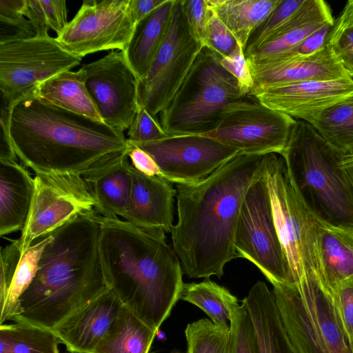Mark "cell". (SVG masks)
I'll use <instances>...</instances> for the list:
<instances>
[{"instance_id": "obj_1", "label": "cell", "mask_w": 353, "mask_h": 353, "mask_svg": "<svg viewBox=\"0 0 353 353\" xmlns=\"http://www.w3.org/2000/svg\"><path fill=\"white\" fill-rule=\"evenodd\" d=\"M268 154L236 157L205 178L177 184L174 251L189 278H221L239 257L235 233L246 193L264 174Z\"/></svg>"}, {"instance_id": "obj_2", "label": "cell", "mask_w": 353, "mask_h": 353, "mask_svg": "<svg viewBox=\"0 0 353 353\" xmlns=\"http://www.w3.org/2000/svg\"><path fill=\"white\" fill-rule=\"evenodd\" d=\"M9 132L21 164L35 174L83 176L128 152L123 131L34 95L12 103Z\"/></svg>"}, {"instance_id": "obj_3", "label": "cell", "mask_w": 353, "mask_h": 353, "mask_svg": "<svg viewBox=\"0 0 353 353\" xmlns=\"http://www.w3.org/2000/svg\"><path fill=\"white\" fill-rule=\"evenodd\" d=\"M99 235L94 210L76 215L52 232L11 320L52 330L108 290Z\"/></svg>"}, {"instance_id": "obj_4", "label": "cell", "mask_w": 353, "mask_h": 353, "mask_svg": "<svg viewBox=\"0 0 353 353\" xmlns=\"http://www.w3.org/2000/svg\"><path fill=\"white\" fill-rule=\"evenodd\" d=\"M99 250L108 288L122 305L158 331L181 299L180 261L164 232L99 216Z\"/></svg>"}, {"instance_id": "obj_5", "label": "cell", "mask_w": 353, "mask_h": 353, "mask_svg": "<svg viewBox=\"0 0 353 353\" xmlns=\"http://www.w3.org/2000/svg\"><path fill=\"white\" fill-rule=\"evenodd\" d=\"M281 156L301 198L317 219L353 231V186L338 165V152L314 128L296 120Z\"/></svg>"}, {"instance_id": "obj_6", "label": "cell", "mask_w": 353, "mask_h": 353, "mask_svg": "<svg viewBox=\"0 0 353 353\" xmlns=\"http://www.w3.org/2000/svg\"><path fill=\"white\" fill-rule=\"evenodd\" d=\"M221 58L203 48L175 96L159 114L168 135H199L212 130L228 104L248 95L223 68Z\"/></svg>"}, {"instance_id": "obj_7", "label": "cell", "mask_w": 353, "mask_h": 353, "mask_svg": "<svg viewBox=\"0 0 353 353\" xmlns=\"http://www.w3.org/2000/svg\"><path fill=\"white\" fill-rule=\"evenodd\" d=\"M272 286L283 325L299 353H353L332 296L316 274Z\"/></svg>"}, {"instance_id": "obj_8", "label": "cell", "mask_w": 353, "mask_h": 353, "mask_svg": "<svg viewBox=\"0 0 353 353\" xmlns=\"http://www.w3.org/2000/svg\"><path fill=\"white\" fill-rule=\"evenodd\" d=\"M265 175L274 225L293 284L306 274L319 278V220L301 198L282 156L268 154Z\"/></svg>"}, {"instance_id": "obj_9", "label": "cell", "mask_w": 353, "mask_h": 353, "mask_svg": "<svg viewBox=\"0 0 353 353\" xmlns=\"http://www.w3.org/2000/svg\"><path fill=\"white\" fill-rule=\"evenodd\" d=\"M81 58L64 49L50 35L0 42V91L12 104L34 95L41 84L80 64Z\"/></svg>"}, {"instance_id": "obj_10", "label": "cell", "mask_w": 353, "mask_h": 353, "mask_svg": "<svg viewBox=\"0 0 353 353\" xmlns=\"http://www.w3.org/2000/svg\"><path fill=\"white\" fill-rule=\"evenodd\" d=\"M296 119L262 104L248 94L228 104L214 128L200 136L245 154L281 155Z\"/></svg>"}, {"instance_id": "obj_11", "label": "cell", "mask_w": 353, "mask_h": 353, "mask_svg": "<svg viewBox=\"0 0 353 353\" xmlns=\"http://www.w3.org/2000/svg\"><path fill=\"white\" fill-rule=\"evenodd\" d=\"M204 46L193 36L182 0H174L165 37L147 73L138 83V101L157 117L170 103Z\"/></svg>"}, {"instance_id": "obj_12", "label": "cell", "mask_w": 353, "mask_h": 353, "mask_svg": "<svg viewBox=\"0 0 353 353\" xmlns=\"http://www.w3.org/2000/svg\"><path fill=\"white\" fill-rule=\"evenodd\" d=\"M234 246L238 256L256 266L272 285L293 284L274 225L265 172L246 193L237 222Z\"/></svg>"}, {"instance_id": "obj_13", "label": "cell", "mask_w": 353, "mask_h": 353, "mask_svg": "<svg viewBox=\"0 0 353 353\" xmlns=\"http://www.w3.org/2000/svg\"><path fill=\"white\" fill-rule=\"evenodd\" d=\"M26 223L17 239L21 253L32 242L54 232L76 215L94 210L95 199L78 174H36Z\"/></svg>"}, {"instance_id": "obj_14", "label": "cell", "mask_w": 353, "mask_h": 353, "mask_svg": "<svg viewBox=\"0 0 353 353\" xmlns=\"http://www.w3.org/2000/svg\"><path fill=\"white\" fill-rule=\"evenodd\" d=\"M135 25L130 0H87L56 39L64 49L80 58L103 50L123 51Z\"/></svg>"}, {"instance_id": "obj_15", "label": "cell", "mask_w": 353, "mask_h": 353, "mask_svg": "<svg viewBox=\"0 0 353 353\" xmlns=\"http://www.w3.org/2000/svg\"><path fill=\"white\" fill-rule=\"evenodd\" d=\"M81 68L102 121L118 130L128 129L139 107V79L123 51L112 50Z\"/></svg>"}, {"instance_id": "obj_16", "label": "cell", "mask_w": 353, "mask_h": 353, "mask_svg": "<svg viewBox=\"0 0 353 353\" xmlns=\"http://www.w3.org/2000/svg\"><path fill=\"white\" fill-rule=\"evenodd\" d=\"M134 144L153 157L163 178L176 184L201 181L242 154L200 135H169L155 141Z\"/></svg>"}, {"instance_id": "obj_17", "label": "cell", "mask_w": 353, "mask_h": 353, "mask_svg": "<svg viewBox=\"0 0 353 353\" xmlns=\"http://www.w3.org/2000/svg\"><path fill=\"white\" fill-rule=\"evenodd\" d=\"M353 93V79L270 84L253 89L265 106L312 125L326 108Z\"/></svg>"}, {"instance_id": "obj_18", "label": "cell", "mask_w": 353, "mask_h": 353, "mask_svg": "<svg viewBox=\"0 0 353 353\" xmlns=\"http://www.w3.org/2000/svg\"><path fill=\"white\" fill-rule=\"evenodd\" d=\"M247 62L254 81L253 89L270 84L352 78L332 46L327 43L319 51L307 57L279 54Z\"/></svg>"}, {"instance_id": "obj_19", "label": "cell", "mask_w": 353, "mask_h": 353, "mask_svg": "<svg viewBox=\"0 0 353 353\" xmlns=\"http://www.w3.org/2000/svg\"><path fill=\"white\" fill-rule=\"evenodd\" d=\"M121 305L117 296L109 288L51 330L68 351L92 353L110 329Z\"/></svg>"}, {"instance_id": "obj_20", "label": "cell", "mask_w": 353, "mask_h": 353, "mask_svg": "<svg viewBox=\"0 0 353 353\" xmlns=\"http://www.w3.org/2000/svg\"><path fill=\"white\" fill-rule=\"evenodd\" d=\"M176 195L171 182L145 175L132 166L130 197L121 217L143 229L171 233Z\"/></svg>"}, {"instance_id": "obj_21", "label": "cell", "mask_w": 353, "mask_h": 353, "mask_svg": "<svg viewBox=\"0 0 353 353\" xmlns=\"http://www.w3.org/2000/svg\"><path fill=\"white\" fill-rule=\"evenodd\" d=\"M132 168L128 154H123L82 176L95 199L98 215L122 216L130 197Z\"/></svg>"}, {"instance_id": "obj_22", "label": "cell", "mask_w": 353, "mask_h": 353, "mask_svg": "<svg viewBox=\"0 0 353 353\" xmlns=\"http://www.w3.org/2000/svg\"><path fill=\"white\" fill-rule=\"evenodd\" d=\"M34 179L16 161L0 160V234L21 231L28 219Z\"/></svg>"}, {"instance_id": "obj_23", "label": "cell", "mask_w": 353, "mask_h": 353, "mask_svg": "<svg viewBox=\"0 0 353 353\" xmlns=\"http://www.w3.org/2000/svg\"><path fill=\"white\" fill-rule=\"evenodd\" d=\"M331 9L323 0H306L298 11L247 60L259 61L289 51L327 23H334Z\"/></svg>"}, {"instance_id": "obj_24", "label": "cell", "mask_w": 353, "mask_h": 353, "mask_svg": "<svg viewBox=\"0 0 353 353\" xmlns=\"http://www.w3.org/2000/svg\"><path fill=\"white\" fill-rule=\"evenodd\" d=\"M255 328L259 353H299L283 325L272 290L259 281L243 299Z\"/></svg>"}, {"instance_id": "obj_25", "label": "cell", "mask_w": 353, "mask_h": 353, "mask_svg": "<svg viewBox=\"0 0 353 353\" xmlns=\"http://www.w3.org/2000/svg\"><path fill=\"white\" fill-rule=\"evenodd\" d=\"M317 234L319 276L330 292L339 283L353 279V231L319 220Z\"/></svg>"}, {"instance_id": "obj_26", "label": "cell", "mask_w": 353, "mask_h": 353, "mask_svg": "<svg viewBox=\"0 0 353 353\" xmlns=\"http://www.w3.org/2000/svg\"><path fill=\"white\" fill-rule=\"evenodd\" d=\"M174 0H165L134 27L123 51L139 79L148 71L165 37L172 14Z\"/></svg>"}, {"instance_id": "obj_27", "label": "cell", "mask_w": 353, "mask_h": 353, "mask_svg": "<svg viewBox=\"0 0 353 353\" xmlns=\"http://www.w3.org/2000/svg\"><path fill=\"white\" fill-rule=\"evenodd\" d=\"M34 95L61 108L103 121L88 91L81 68L77 71L61 72L48 79L39 85Z\"/></svg>"}, {"instance_id": "obj_28", "label": "cell", "mask_w": 353, "mask_h": 353, "mask_svg": "<svg viewBox=\"0 0 353 353\" xmlns=\"http://www.w3.org/2000/svg\"><path fill=\"white\" fill-rule=\"evenodd\" d=\"M245 50L247 42L281 0H206Z\"/></svg>"}, {"instance_id": "obj_29", "label": "cell", "mask_w": 353, "mask_h": 353, "mask_svg": "<svg viewBox=\"0 0 353 353\" xmlns=\"http://www.w3.org/2000/svg\"><path fill=\"white\" fill-rule=\"evenodd\" d=\"M157 332L122 305L92 353H149Z\"/></svg>"}, {"instance_id": "obj_30", "label": "cell", "mask_w": 353, "mask_h": 353, "mask_svg": "<svg viewBox=\"0 0 353 353\" xmlns=\"http://www.w3.org/2000/svg\"><path fill=\"white\" fill-rule=\"evenodd\" d=\"M181 299L201 309L216 325H230L239 305L230 292L209 279L200 283H185Z\"/></svg>"}, {"instance_id": "obj_31", "label": "cell", "mask_w": 353, "mask_h": 353, "mask_svg": "<svg viewBox=\"0 0 353 353\" xmlns=\"http://www.w3.org/2000/svg\"><path fill=\"white\" fill-rule=\"evenodd\" d=\"M312 125L339 154H345L352 151V94L325 109Z\"/></svg>"}, {"instance_id": "obj_32", "label": "cell", "mask_w": 353, "mask_h": 353, "mask_svg": "<svg viewBox=\"0 0 353 353\" xmlns=\"http://www.w3.org/2000/svg\"><path fill=\"white\" fill-rule=\"evenodd\" d=\"M59 343L51 330L22 322L0 324V353H59Z\"/></svg>"}, {"instance_id": "obj_33", "label": "cell", "mask_w": 353, "mask_h": 353, "mask_svg": "<svg viewBox=\"0 0 353 353\" xmlns=\"http://www.w3.org/2000/svg\"><path fill=\"white\" fill-rule=\"evenodd\" d=\"M52 233L35 239L21 253L7 294L0 301V324L12 319L17 313L19 300L36 276L41 254L50 241Z\"/></svg>"}, {"instance_id": "obj_34", "label": "cell", "mask_w": 353, "mask_h": 353, "mask_svg": "<svg viewBox=\"0 0 353 353\" xmlns=\"http://www.w3.org/2000/svg\"><path fill=\"white\" fill-rule=\"evenodd\" d=\"M185 334L187 353H230V325H216L202 319L189 323Z\"/></svg>"}, {"instance_id": "obj_35", "label": "cell", "mask_w": 353, "mask_h": 353, "mask_svg": "<svg viewBox=\"0 0 353 353\" xmlns=\"http://www.w3.org/2000/svg\"><path fill=\"white\" fill-rule=\"evenodd\" d=\"M23 14L38 36L49 35L50 30L58 35L68 23L64 0H26Z\"/></svg>"}, {"instance_id": "obj_36", "label": "cell", "mask_w": 353, "mask_h": 353, "mask_svg": "<svg viewBox=\"0 0 353 353\" xmlns=\"http://www.w3.org/2000/svg\"><path fill=\"white\" fill-rule=\"evenodd\" d=\"M230 353H259L254 323L245 302L235 310L230 323Z\"/></svg>"}, {"instance_id": "obj_37", "label": "cell", "mask_w": 353, "mask_h": 353, "mask_svg": "<svg viewBox=\"0 0 353 353\" xmlns=\"http://www.w3.org/2000/svg\"><path fill=\"white\" fill-rule=\"evenodd\" d=\"M305 1L306 0H281L266 19L251 34L244 50L245 56L270 39Z\"/></svg>"}, {"instance_id": "obj_38", "label": "cell", "mask_w": 353, "mask_h": 353, "mask_svg": "<svg viewBox=\"0 0 353 353\" xmlns=\"http://www.w3.org/2000/svg\"><path fill=\"white\" fill-rule=\"evenodd\" d=\"M26 0H0V42L35 35L23 14Z\"/></svg>"}, {"instance_id": "obj_39", "label": "cell", "mask_w": 353, "mask_h": 353, "mask_svg": "<svg viewBox=\"0 0 353 353\" xmlns=\"http://www.w3.org/2000/svg\"><path fill=\"white\" fill-rule=\"evenodd\" d=\"M208 7L209 12L205 28L203 46L222 58L228 57L241 46L214 10L209 6Z\"/></svg>"}, {"instance_id": "obj_40", "label": "cell", "mask_w": 353, "mask_h": 353, "mask_svg": "<svg viewBox=\"0 0 353 353\" xmlns=\"http://www.w3.org/2000/svg\"><path fill=\"white\" fill-rule=\"evenodd\" d=\"M128 130V139L136 144L152 142L169 136L157 117L141 106Z\"/></svg>"}, {"instance_id": "obj_41", "label": "cell", "mask_w": 353, "mask_h": 353, "mask_svg": "<svg viewBox=\"0 0 353 353\" xmlns=\"http://www.w3.org/2000/svg\"><path fill=\"white\" fill-rule=\"evenodd\" d=\"M330 293L353 349V279L339 283Z\"/></svg>"}, {"instance_id": "obj_42", "label": "cell", "mask_w": 353, "mask_h": 353, "mask_svg": "<svg viewBox=\"0 0 353 353\" xmlns=\"http://www.w3.org/2000/svg\"><path fill=\"white\" fill-rule=\"evenodd\" d=\"M221 64L236 81L245 94H250L254 81L244 51L241 46L230 56L221 58Z\"/></svg>"}, {"instance_id": "obj_43", "label": "cell", "mask_w": 353, "mask_h": 353, "mask_svg": "<svg viewBox=\"0 0 353 353\" xmlns=\"http://www.w3.org/2000/svg\"><path fill=\"white\" fill-rule=\"evenodd\" d=\"M182 6L193 36L203 46L205 28L209 12L207 1L182 0Z\"/></svg>"}, {"instance_id": "obj_44", "label": "cell", "mask_w": 353, "mask_h": 353, "mask_svg": "<svg viewBox=\"0 0 353 353\" xmlns=\"http://www.w3.org/2000/svg\"><path fill=\"white\" fill-rule=\"evenodd\" d=\"M21 254L17 239L1 250L0 301L7 294Z\"/></svg>"}, {"instance_id": "obj_45", "label": "cell", "mask_w": 353, "mask_h": 353, "mask_svg": "<svg viewBox=\"0 0 353 353\" xmlns=\"http://www.w3.org/2000/svg\"><path fill=\"white\" fill-rule=\"evenodd\" d=\"M334 23V22L325 24L319 30L308 36L299 45L293 49L280 54L289 57H303L315 54L325 46L327 37L333 27Z\"/></svg>"}, {"instance_id": "obj_46", "label": "cell", "mask_w": 353, "mask_h": 353, "mask_svg": "<svg viewBox=\"0 0 353 353\" xmlns=\"http://www.w3.org/2000/svg\"><path fill=\"white\" fill-rule=\"evenodd\" d=\"M326 43L332 46L343 67L353 79V26L345 29L332 41Z\"/></svg>"}, {"instance_id": "obj_47", "label": "cell", "mask_w": 353, "mask_h": 353, "mask_svg": "<svg viewBox=\"0 0 353 353\" xmlns=\"http://www.w3.org/2000/svg\"><path fill=\"white\" fill-rule=\"evenodd\" d=\"M127 154L132 165L138 171L148 176L163 178V174L153 157L128 139Z\"/></svg>"}, {"instance_id": "obj_48", "label": "cell", "mask_w": 353, "mask_h": 353, "mask_svg": "<svg viewBox=\"0 0 353 353\" xmlns=\"http://www.w3.org/2000/svg\"><path fill=\"white\" fill-rule=\"evenodd\" d=\"M12 105L1 101L0 116V160L16 161L9 132V118Z\"/></svg>"}, {"instance_id": "obj_49", "label": "cell", "mask_w": 353, "mask_h": 353, "mask_svg": "<svg viewBox=\"0 0 353 353\" xmlns=\"http://www.w3.org/2000/svg\"><path fill=\"white\" fill-rule=\"evenodd\" d=\"M165 0H130V14L137 24L152 12Z\"/></svg>"}, {"instance_id": "obj_50", "label": "cell", "mask_w": 353, "mask_h": 353, "mask_svg": "<svg viewBox=\"0 0 353 353\" xmlns=\"http://www.w3.org/2000/svg\"><path fill=\"white\" fill-rule=\"evenodd\" d=\"M338 165L353 186V150L345 154L338 153Z\"/></svg>"}, {"instance_id": "obj_51", "label": "cell", "mask_w": 353, "mask_h": 353, "mask_svg": "<svg viewBox=\"0 0 353 353\" xmlns=\"http://www.w3.org/2000/svg\"><path fill=\"white\" fill-rule=\"evenodd\" d=\"M172 353H181V352H172Z\"/></svg>"}, {"instance_id": "obj_52", "label": "cell", "mask_w": 353, "mask_h": 353, "mask_svg": "<svg viewBox=\"0 0 353 353\" xmlns=\"http://www.w3.org/2000/svg\"><path fill=\"white\" fill-rule=\"evenodd\" d=\"M352 95H353V93H352Z\"/></svg>"}]
</instances>
